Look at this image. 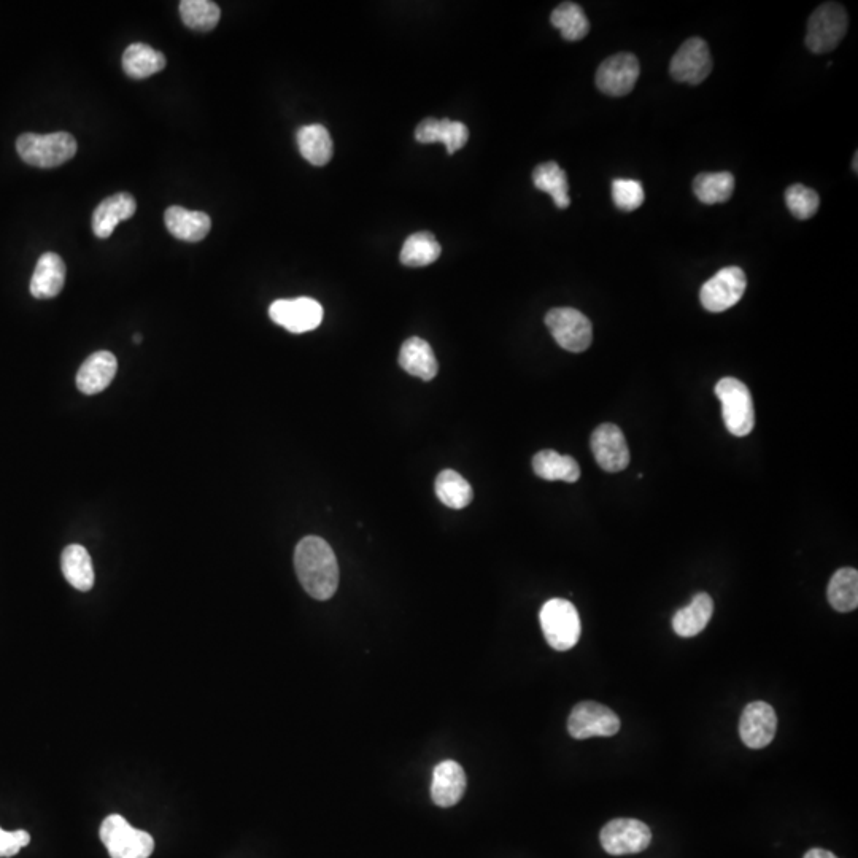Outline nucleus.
Listing matches in <instances>:
<instances>
[{
  "mask_svg": "<svg viewBox=\"0 0 858 858\" xmlns=\"http://www.w3.org/2000/svg\"><path fill=\"white\" fill-rule=\"evenodd\" d=\"M714 614V601L708 593L693 596L692 603L682 607L673 617V630L681 638H693L708 627Z\"/></svg>",
  "mask_w": 858,
  "mask_h": 858,
  "instance_id": "obj_23",
  "label": "nucleus"
},
{
  "mask_svg": "<svg viewBox=\"0 0 858 858\" xmlns=\"http://www.w3.org/2000/svg\"><path fill=\"white\" fill-rule=\"evenodd\" d=\"M533 469L541 479L574 484L580 477L579 463L568 455H560L553 450H542L533 458Z\"/></svg>",
  "mask_w": 858,
  "mask_h": 858,
  "instance_id": "obj_26",
  "label": "nucleus"
},
{
  "mask_svg": "<svg viewBox=\"0 0 858 858\" xmlns=\"http://www.w3.org/2000/svg\"><path fill=\"white\" fill-rule=\"evenodd\" d=\"M29 843H31V835L28 831H5L0 828V858L15 857Z\"/></svg>",
  "mask_w": 858,
  "mask_h": 858,
  "instance_id": "obj_37",
  "label": "nucleus"
},
{
  "mask_svg": "<svg viewBox=\"0 0 858 858\" xmlns=\"http://www.w3.org/2000/svg\"><path fill=\"white\" fill-rule=\"evenodd\" d=\"M711 50L708 43L700 37H693L682 43L669 64V74L679 83L700 85L712 72Z\"/></svg>",
  "mask_w": 858,
  "mask_h": 858,
  "instance_id": "obj_10",
  "label": "nucleus"
},
{
  "mask_svg": "<svg viewBox=\"0 0 858 858\" xmlns=\"http://www.w3.org/2000/svg\"><path fill=\"white\" fill-rule=\"evenodd\" d=\"M736 180L730 172H715V174L696 175L693 180V193L703 204H723L728 202L735 193Z\"/></svg>",
  "mask_w": 858,
  "mask_h": 858,
  "instance_id": "obj_29",
  "label": "nucleus"
},
{
  "mask_svg": "<svg viewBox=\"0 0 858 858\" xmlns=\"http://www.w3.org/2000/svg\"><path fill=\"white\" fill-rule=\"evenodd\" d=\"M167 231L178 240L201 242L212 229V220L204 212H191L178 205H172L164 213Z\"/></svg>",
  "mask_w": 858,
  "mask_h": 858,
  "instance_id": "obj_21",
  "label": "nucleus"
},
{
  "mask_svg": "<svg viewBox=\"0 0 858 858\" xmlns=\"http://www.w3.org/2000/svg\"><path fill=\"white\" fill-rule=\"evenodd\" d=\"M441 253L442 247L431 232H417L404 242L399 259L404 266L423 267L433 264Z\"/></svg>",
  "mask_w": 858,
  "mask_h": 858,
  "instance_id": "obj_33",
  "label": "nucleus"
},
{
  "mask_svg": "<svg viewBox=\"0 0 858 858\" xmlns=\"http://www.w3.org/2000/svg\"><path fill=\"white\" fill-rule=\"evenodd\" d=\"M298 147L304 159L314 166H325L333 158V139L321 124L302 126L298 131Z\"/></svg>",
  "mask_w": 858,
  "mask_h": 858,
  "instance_id": "obj_27",
  "label": "nucleus"
},
{
  "mask_svg": "<svg viewBox=\"0 0 858 858\" xmlns=\"http://www.w3.org/2000/svg\"><path fill=\"white\" fill-rule=\"evenodd\" d=\"M134 342H136V344H140V342H142V336H140V334H136V336H134Z\"/></svg>",
  "mask_w": 858,
  "mask_h": 858,
  "instance_id": "obj_39",
  "label": "nucleus"
},
{
  "mask_svg": "<svg viewBox=\"0 0 858 858\" xmlns=\"http://www.w3.org/2000/svg\"><path fill=\"white\" fill-rule=\"evenodd\" d=\"M61 569L67 582L78 592H89L93 588V561L83 545H67L62 552Z\"/></svg>",
  "mask_w": 858,
  "mask_h": 858,
  "instance_id": "obj_24",
  "label": "nucleus"
},
{
  "mask_svg": "<svg viewBox=\"0 0 858 858\" xmlns=\"http://www.w3.org/2000/svg\"><path fill=\"white\" fill-rule=\"evenodd\" d=\"M804 858H838L835 854H831L830 851H825V849H811L808 854L804 855Z\"/></svg>",
  "mask_w": 858,
  "mask_h": 858,
  "instance_id": "obj_38",
  "label": "nucleus"
},
{
  "mask_svg": "<svg viewBox=\"0 0 858 858\" xmlns=\"http://www.w3.org/2000/svg\"><path fill=\"white\" fill-rule=\"evenodd\" d=\"M847 26H849V18L843 5L835 2L820 5L809 18L808 32L804 40L806 47L817 55L830 53L844 39Z\"/></svg>",
  "mask_w": 858,
  "mask_h": 858,
  "instance_id": "obj_6",
  "label": "nucleus"
},
{
  "mask_svg": "<svg viewBox=\"0 0 858 858\" xmlns=\"http://www.w3.org/2000/svg\"><path fill=\"white\" fill-rule=\"evenodd\" d=\"M466 792V774L463 766L453 760H445L434 768L431 797L441 808H452L460 803Z\"/></svg>",
  "mask_w": 858,
  "mask_h": 858,
  "instance_id": "obj_16",
  "label": "nucleus"
},
{
  "mask_svg": "<svg viewBox=\"0 0 858 858\" xmlns=\"http://www.w3.org/2000/svg\"><path fill=\"white\" fill-rule=\"evenodd\" d=\"M180 16L183 24L193 31L209 32L217 28L221 10L210 0H183L180 2Z\"/></svg>",
  "mask_w": 858,
  "mask_h": 858,
  "instance_id": "obj_34",
  "label": "nucleus"
},
{
  "mask_svg": "<svg viewBox=\"0 0 858 858\" xmlns=\"http://www.w3.org/2000/svg\"><path fill=\"white\" fill-rule=\"evenodd\" d=\"M619 730V715L595 701L577 704L569 715L568 731L574 739L609 738L617 735Z\"/></svg>",
  "mask_w": 858,
  "mask_h": 858,
  "instance_id": "obj_9",
  "label": "nucleus"
},
{
  "mask_svg": "<svg viewBox=\"0 0 858 858\" xmlns=\"http://www.w3.org/2000/svg\"><path fill=\"white\" fill-rule=\"evenodd\" d=\"M437 498L444 506L460 511L468 507L472 501V487L468 480L453 469H445L437 476L434 484Z\"/></svg>",
  "mask_w": 858,
  "mask_h": 858,
  "instance_id": "obj_30",
  "label": "nucleus"
},
{
  "mask_svg": "<svg viewBox=\"0 0 858 858\" xmlns=\"http://www.w3.org/2000/svg\"><path fill=\"white\" fill-rule=\"evenodd\" d=\"M553 28L561 32V37L568 42H579L587 37L590 31L587 15L580 5L574 2H563L558 5L550 16Z\"/></svg>",
  "mask_w": 858,
  "mask_h": 858,
  "instance_id": "obj_32",
  "label": "nucleus"
},
{
  "mask_svg": "<svg viewBox=\"0 0 858 858\" xmlns=\"http://www.w3.org/2000/svg\"><path fill=\"white\" fill-rule=\"evenodd\" d=\"M601 846L609 855H630L646 851L652 841V833L641 820H611L601 830Z\"/></svg>",
  "mask_w": 858,
  "mask_h": 858,
  "instance_id": "obj_12",
  "label": "nucleus"
},
{
  "mask_svg": "<svg viewBox=\"0 0 858 858\" xmlns=\"http://www.w3.org/2000/svg\"><path fill=\"white\" fill-rule=\"evenodd\" d=\"M533 183L539 191L552 196L558 209L565 210L571 205L568 177L555 161L539 164L533 171Z\"/></svg>",
  "mask_w": 858,
  "mask_h": 858,
  "instance_id": "obj_28",
  "label": "nucleus"
},
{
  "mask_svg": "<svg viewBox=\"0 0 858 858\" xmlns=\"http://www.w3.org/2000/svg\"><path fill=\"white\" fill-rule=\"evenodd\" d=\"M785 204L793 217L809 220L819 210V194L804 185H792L785 191Z\"/></svg>",
  "mask_w": 858,
  "mask_h": 858,
  "instance_id": "obj_35",
  "label": "nucleus"
},
{
  "mask_svg": "<svg viewBox=\"0 0 858 858\" xmlns=\"http://www.w3.org/2000/svg\"><path fill=\"white\" fill-rule=\"evenodd\" d=\"M66 283V264L56 253L40 256L32 274L31 290L35 299H53L61 293Z\"/></svg>",
  "mask_w": 858,
  "mask_h": 858,
  "instance_id": "obj_19",
  "label": "nucleus"
},
{
  "mask_svg": "<svg viewBox=\"0 0 858 858\" xmlns=\"http://www.w3.org/2000/svg\"><path fill=\"white\" fill-rule=\"evenodd\" d=\"M715 395L722 404L725 426L733 436L746 437L755 425L754 402L746 383L733 377H725L715 385Z\"/></svg>",
  "mask_w": 858,
  "mask_h": 858,
  "instance_id": "obj_4",
  "label": "nucleus"
},
{
  "mask_svg": "<svg viewBox=\"0 0 858 858\" xmlns=\"http://www.w3.org/2000/svg\"><path fill=\"white\" fill-rule=\"evenodd\" d=\"M646 193L641 182L630 178H615L612 182V201L622 212H633L644 204Z\"/></svg>",
  "mask_w": 858,
  "mask_h": 858,
  "instance_id": "obj_36",
  "label": "nucleus"
},
{
  "mask_svg": "<svg viewBox=\"0 0 858 858\" xmlns=\"http://www.w3.org/2000/svg\"><path fill=\"white\" fill-rule=\"evenodd\" d=\"M118 371V361L110 352L93 353L78 369L77 388L83 395H97L109 388Z\"/></svg>",
  "mask_w": 858,
  "mask_h": 858,
  "instance_id": "obj_17",
  "label": "nucleus"
},
{
  "mask_svg": "<svg viewBox=\"0 0 858 858\" xmlns=\"http://www.w3.org/2000/svg\"><path fill=\"white\" fill-rule=\"evenodd\" d=\"M16 151L29 166L53 169L74 158L77 140L69 132H53L45 136L26 132L16 140Z\"/></svg>",
  "mask_w": 858,
  "mask_h": 858,
  "instance_id": "obj_2",
  "label": "nucleus"
},
{
  "mask_svg": "<svg viewBox=\"0 0 858 858\" xmlns=\"http://www.w3.org/2000/svg\"><path fill=\"white\" fill-rule=\"evenodd\" d=\"M136 209V199L128 193L113 194L104 199L93 213L94 234L99 239H109L121 221L134 217Z\"/></svg>",
  "mask_w": 858,
  "mask_h": 858,
  "instance_id": "obj_18",
  "label": "nucleus"
},
{
  "mask_svg": "<svg viewBox=\"0 0 858 858\" xmlns=\"http://www.w3.org/2000/svg\"><path fill=\"white\" fill-rule=\"evenodd\" d=\"M828 601L838 612L855 611L858 606L857 569L843 568L835 572L828 585Z\"/></svg>",
  "mask_w": 858,
  "mask_h": 858,
  "instance_id": "obj_31",
  "label": "nucleus"
},
{
  "mask_svg": "<svg viewBox=\"0 0 858 858\" xmlns=\"http://www.w3.org/2000/svg\"><path fill=\"white\" fill-rule=\"evenodd\" d=\"M639 61L631 53L611 56L596 70V86L601 93L611 97H623L633 91L638 82Z\"/></svg>",
  "mask_w": 858,
  "mask_h": 858,
  "instance_id": "obj_13",
  "label": "nucleus"
},
{
  "mask_svg": "<svg viewBox=\"0 0 858 858\" xmlns=\"http://www.w3.org/2000/svg\"><path fill=\"white\" fill-rule=\"evenodd\" d=\"M166 67V56L145 43H132L123 55V69L134 80H145Z\"/></svg>",
  "mask_w": 858,
  "mask_h": 858,
  "instance_id": "obj_25",
  "label": "nucleus"
},
{
  "mask_svg": "<svg viewBox=\"0 0 858 858\" xmlns=\"http://www.w3.org/2000/svg\"><path fill=\"white\" fill-rule=\"evenodd\" d=\"M399 366L407 374L425 380V382L433 380L436 377L437 369H439L433 348L420 337H410L402 344L401 352H399Z\"/></svg>",
  "mask_w": 858,
  "mask_h": 858,
  "instance_id": "obj_22",
  "label": "nucleus"
},
{
  "mask_svg": "<svg viewBox=\"0 0 858 858\" xmlns=\"http://www.w3.org/2000/svg\"><path fill=\"white\" fill-rule=\"evenodd\" d=\"M269 317L290 333H309L321 325L323 307L312 298L279 299L269 307Z\"/></svg>",
  "mask_w": 858,
  "mask_h": 858,
  "instance_id": "obj_11",
  "label": "nucleus"
},
{
  "mask_svg": "<svg viewBox=\"0 0 858 858\" xmlns=\"http://www.w3.org/2000/svg\"><path fill=\"white\" fill-rule=\"evenodd\" d=\"M777 731V715L765 701L747 704L741 715L739 735L750 749H763L773 743Z\"/></svg>",
  "mask_w": 858,
  "mask_h": 858,
  "instance_id": "obj_15",
  "label": "nucleus"
},
{
  "mask_svg": "<svg viewBox=\"0 0 858 858\" xmlns=\"http://www.w3.org/2000/svg\"><path fill=\"white\" fill-rule=\"evenodd\" d=\"M592 450L598 466L607 472H620L630 464V450L622 429L612 423L598 426L592 434Z\"/></svg>",
  "mask_w": 858,
  "mask_h": 858,
  "instance_id": "obj_14",
  "label": "nucleus"
},
{
  "mask_svg": "<svg viewBox=\"0 0 858 858\" xmlns=\"http://www.w3.org/2000/svg\"><path fill=\"white\" fill-rule=\"evenodd\" d=\"M99 835L112 858H150L155 851V839L150 833L132 827L120 814L107 817Z\"/></svg>",
  "mask_w": 858,
  "mask_h": 858,
  "instance_id": "obj_3",
  "label": "nucleus"
},
{
  "mask_svg": "<svg viewBox=\"0 0 858 858\" xmlns=\"http://www.w3.org/2000/svg\"><path fill=\"white\" fill-rule=\"evenodd\" d=\"M294 569L299 582L314 600L333 598L339 587V565L325 539L307 536L294 550Z\"/></svg>",
  "mask_w": 858,
  "mask_h": 858,
  "instance_id": "obj_1",
  "label": "nucleus"
},
{
  "mask_svg": "<svg viewBox=\"0 0 858 858\" xmlns=\"http://www.w3.org/2000/svg\"><path fill=\"white\" fill-rule=\"evenodd\" d=\"M747 279L738 266L725 267L701 286L700 301L704 309L720 314L736 306L746 293Z\"/></svg>",
  "mask_w": 858,
  "mask_h": 858,
  "instance_id": "obj_8",
  "label": "nucleus"
},
{
  "mask_svg": "<svg viewBox=\"0 0 858 858\" xmlns=\"http://www.w3.org/2000/svg\"><path fill=\"white\" fill-rule=\"evenodd\" d=\"M415 139L420 143H444L447 153L453 155L468 143L469 129L460 121L426 118L415 129Z\"/></svg>",
  "mask_w": 858,
  "mask_h": 858,
  "instance_id": "obj_20",
  "label": "nucleus"
},
{
  "mask_svg": "<svg viewBox=\"0 0 858 858\" xmlns=\"http://www.w3.org/2000/svg\"><path fill=\"white\" fill-rule=\"evenodd\" d=\"M539 619L545 639L552 649L565 652L579 642L582 633L579 612L569 601L561 598L547 601L542 606Z\"/></svg>",
  "mask_w": 858,
  "mask_h": 858,
  "instance_id": "obj_5",
  "label": "nucleus"
},
{
  "mask_svg": "<svg viewBox=\"0 0 858 858\" xmlns=\"http://www.w3.org/2000/svg\"><path fill=\"white\" fill-rule=\"evenodd\" d=\"M545 325L555 342L568 352L582 353L592 345V321L579 310L571 307L552 309L545 315Z\"/></svg>",
  "mask_w": 858,
  "mask_h": 858,
  "instance_id": "obj_7",
  "label": "nucleus"
},
{
  "mask_svg": "<svg viewBox=\"0 0 858 858\" xmlns=\"http://www.w3.org/2000/svg\"><path fill=\"white\" fill-rule=\"evenodd\" d=\"M857 159H858V155H857V153H855V156H854V172H855V174H857Z\"/></svg>",
  "mask_w": 858,
  "mask_h": 858,
  "instance_id": "obj_40",
  "label": "nucleus"
}]
</instances>
